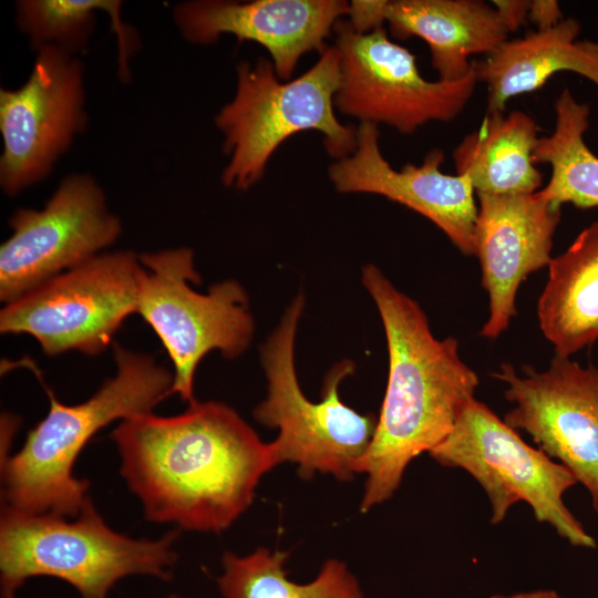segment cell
I'll return each instance as SVG.
<instances>
[{"label": "cell", "mask_w": 598, "mask_h": 598, "mask_svg": "<svg viewBox=\"0 0 598 598\" xmlns=\"http://www.w3.org/2000/svg\"><path fill=\"white\" fill-rule=\"evenodd\" d=\"M111 439L120 472L145 517L186 530L219 533L252 503L276 465L270 443L229 405L193 402L182 414L124 419Z\"/></svg>", "instance_id": "6da1fadb"}, {"label": "cell", "mask_w": 598, "mask_h": 598, "mask_svg": "<svg viewBox=\"0 0 598 598\" xmlns=\"http://www.w3.org/2000/svg\"><path fill=\"white\" fill-rule=\"evenodd\" d=\"M362 283L380 313L389 352V377L372 442L359 464L365 474L362 513L388 501L408 465L452 431L474 398L477 374L461 359L458 342L436 339L419 303L396 289L374 265Z\"/></svg>", "instance_id": "7a4b0ae2"}, {"label": "cell", "mask_w": 598, "mask_h": 598, "mask_svg": "<svg viewBox=\"0 0 598 598\" xmlns=\"http://www.w3.org/2000/svg\"><path fill=\"white\" fill-rule=\"evenodd\" d=\"M113 347L116 373L86 401L63 404L42 382L50 410L17 453L2 456V506L25 514L76 517L90 499L87 481L73 473L86 443L111 422L153 412L171 395V371L150 354Z\"/></svg>", "instance_id": "3957f363"}, {"label": "cell", "mask_w": 598, "mask_h": 598, "mask_svg": "<svg viewBox=\"0 0 598 598\" xmlns=\"http://www.w3.org/2000/svg\"><path fill=\"white\" fill-rule=\"evenodd\" d=\"M177 538V530L157 539L122 535L107 526L91 499L73 520L2 506L1 598H16L24 581L37 576L59 578L81 598H107L118 580L132 575L169 580Z\"/></svg>", "instance_id": "277c9868"}, {"label": "cell", "mask_w": 598, "mask_h": 598, "mask_svg": "<svg viewBox=\"0 0 598 598\" xmlns=\"http://www.w3.org/2000/svg\"><path fill=\"white\" fill-rule=\"evenodd\" d=\"M340 83V53L334 45L327 47L307 72L287 82L280 81L266 59L239 63L235 96L215 117L229 155L223 183L248 189L261 179L275 151L302 131L320 132L336 159L351 155L358 128L342 124L334 113Z\"/></svg>", "instance_id": "5b68a950"}, {"label": "cell", "mask_w": 598, "mask_h": 598, "mask_svg": "<svg viewBox=\"0 0 598 598\" xmlns=\"http://www.w3.org/2000/svg\"><path fill=\"white\" fill-rule=\"evenodd\" d=\"M305 305L298 296L283 313L279 326L260 349L268 382L267 398L256 406L255 419L277 429L270 443L275 465L289 462L310 478L315 473L349 481L357 473L375 432L373 414H361L339 395V384L354 370L344 360L327 374L320 402L302 392L295 369V338Z\"/></svg>", "instance_id": "8992f818"}, {"label": "cell", "mask_w": 598, "mask_h": 598, "mask_svg": "<svg viewBox=\"0 0 598 598\" xmlns=\"http://www.w3.org/2000/svg\"><path fill=\"white\" fill-rule=\"evenodd\" d=\"M145 268L137 313L152 327L173 363L171 394L195 402L194 377L202 359L219 351L235 359L249 347L255 324L246 290L236 280L195 291L200 276L192 249L141 254Z\"/></svg>", "instance_id": "52a82bcc"}, {"label": "cell", "mask_w": 598, "mask_h": 598, "mask_svg": "<svg viewBox=\"0 0 598 598\" xmlns=\"http://www.w3.org/2000/svg\"><path fill=\"white\" fill-rule=\"evenodd\" d=\"M430 455L441 465L466 471L485 491L493 524L512 505L526 502L536 519L549 524L570 545L595 548L596 542L564 503L577 484L563 464L528 445L486 404L473 399L460 413L450 434Z\"/></svg>", "instance_id": "ba28073f"}, {"label": "cell", "mask_w": 598, "mask_h": 598, "mask_svg": "<svg viewBox=\"0 0 598 598\" xmlns=\"http://www.w3.org/2000/svg\"><path fill=\"white\" fill-rule=\"evenodd\" d=\"M145 268L128 250L102 252L4 303L3 334H29L48 355H95L112 342L125 318L137 312Z\"/></svg>", "instance_id": "9c48e42d"}, {"label": "cell", "mask_w": 598, "mask_h": 598, "mask_svg": "<svg viewBox=\"0 0 598 598\" xmlns=\"http://www.w3.org/2000/svg\"><path fill=\"white\" fill-rule=\"evenodd\" d=\"M333 32L341 69L334 107L360 123H383L411 134L429 122H451L478 82L475 68L455 82L424 79L415 55L390 40L383 27L363 33L340 19Z\"/></svg>", "instance_id": "30bf717a"}, {"label": "cell", "mask_w": 598, "mask_h": 598, "mask_svg": "<svg viewBox=\"0 0 598 598\" xmlns=\"http://www.w3.org/2000/svg\"><path fill=\"white\" fill-rule=\"evenodd\" d=\"M0 247V300L9 303L111 246L122 225L85 174L64 178L40 209H19Z\"/></svg>", "instance_id": "8fae6325"}, {"label": "cell", "mask_w": 598, "mask_h": 598, "mask_svg": "<svg viewBox=\"0 0 598 598\" xmlns=\"http://www.w3.org/2000/svg\"><path fill=\"white\" fill-rule=\"evenodd\" d=\"M37 51L27 82L0 91V185L10 196L42 181L86 124L81 62L56 45Z\"/></svg>", "instance_id": "7c38bea8"}, {"label": "cell", "mask_w": 598, "mask_h": 598, "mask_svg": "<svg viewBox=\"0 0 598 598\" xmlns=\"http://www.w3.org/2000/svg\"><path fill=\"white\" fill-rule=\"evenodd\" d=\"M493 375L507 384L505 398L515 404L504 421L568 468L598 515V367L555 355L543 372L526 368L520 377L503 363Z\"/></svg>", "instance_id": "4fadbf2b"}, {"label": "cell", "mask_w": 598, "mask_h": 598, "mask_svg": "<svg viewBox=\"0 0 598 598\" xmlns=\"http://www.w3.org/2000/svg\"><path fill=\"white\" fill-rule=\"evenodd\" d=\"M354 152L329 167L340 193H369L386 197L431 220L464 255H474L477 218L475 190L466 176L441 171L444 153L431 150L420 165L394 169L380 148V131L372 123L357 127Z\"/></svg>", "instance_id": "5bb4252c"}, {"label": "cell", "mask_w": 598, "mask_h": 598, "mask_svg": "<svg viewBox=\"0 0 598 598\" xmlns=\"http://www.w3.org/2000/svg\"><path fill=\"white\" fill-rule=\"evenodd\" d=\"M478 199L474 255L489 297L481 334L495 339L516 315V293L528 275L548 266L561 207L533 194H475Z\"/></svg>", "instance_id": "9a60e30c"}, {"label": "cell", "mask_w": 598, "mask_h": 598, "mask_svg": "<svg viewBox=\"0 0 598 598\" xmlns=\"http://www.w3.org/2000/svg\"><path fill=\"white\" fill-rule=\"evenodd\" d=\"M348 13L349 3L341 0H200L178 4L174 19L190 43L210 44L225 33L259 43L277 76L289 81L305 53L324 51V40Z\"/></svg>", "instance_id": "2e32d148"}, {"label": "cell", "mask_w": 598, "mask_h": 598, "mask_svg": "<svg viewBox=\"0 0 598 598\" xmlns=\"http://www.w3.org/2000/svg\"><path fill=\"white\" fill-rule=\"evenodd\" d=\"M382 17L394 38L427 43L431 64L445 82L471 73V55H489L508 40L494 7L481 0L384 1Z\"/></svg>", "instance_id": "e0dca14e"}, {"label": "cell", "mask_w": 598, "mask_h": 598, "mask_svg": "<svg viewBox=\"0 0 598 598\" xmlns=\"http://www.w3.org/2000/svg\"><path fill=\"white\" fill-rule=\"evenodd\" d=\"M580 23L564 19L555 27L507 40L484 60L473 61L487 87L486 114L505 111L509 99L540 89L560 71L576 72L598 85V42L578 40Z\"/></svg>", "instance_id": "ac0fdd59"}, {"label": "cell", "mask_w": 598, "mask_h": 598, "mask_svg": "<svg viewBox=\"0 0 598 598\" xmlns=\"http://www.w3.org/2000/svg\"><path fill=\"white\" fill-rule=\"evenodd\" d=\"M537 316L555 355L570 358L598 341V221L553 257Z\"/></svg>", "instance_id": "d6986e66"}, {"label": "cell", "mask_w": 598, "mask_h": 598, "mask_svg": "<svg viewBox=\"0 0 598 598\" xmlns=\"http://www.w3.org/2000/svg\"><path fill=\"white\" fill-rule=\"evenodd\" d=\"M538 140L535 120L520 110L486 114L454 148L456 174L470 179L475 194L536 193L543 181L533 159Z\"/></svg>", "instance_id": "ffe728a7"}, {"label": "cell", "mask_w": 598, "mask_h": 598, "mask_svg": "<svg viewBox=\"0 0 598 598\" xmlns=\"http://www.w3.org/2000/svg\"><path fill=\"white\" fill-rule=\"evenodd\" d=\"M554 109V131L539 137L533 153L536 164L551 167L549 182L537 194L560 207L565 203L581 209L598 207V157L585 142L589 105L565 87Z\"/></svg>", "instance_id": "44dd1931"}, {"label": "cell", "mask_w": 598, "mask_h": 598, "mask_svg": "<svg viewBox=\"0 0 598 598\" xmlns=\"http://www.w3.org/2000/svg\"><path fill=\"white\" fill-rule=\"evenodd\" d=\"M288 553L259 547L238 556L226 551L217 587L223 598H364L359 579L337 558H329L309 582L292 581Z\"/></svg>", "instance_id": "7402d4cb"}, {"label": "cell", "mask_w": 598, "mask_h": 598, "mask_svg": "<svg viewBox=\"0 0 598 598\" xmlns=\"http://www.w3.org/2000/svg\"><path fill=\"white\" fill-rule=\"evenodd\" d=\"M121 1L113 0H23L17 4V21L37 50L56 45L73 53L92 33L95 11H106L118 39L120 75L128 78L127 62L135 41L121 19Z\"/></svg>", "instance_id": "603a6c76"}, {"label": "cell", "mask_w": 598, "mask_h": 598, "mask_svg": "<svg viewBox=\"0 0 598 598\" xmlns=\"http://www.w3.org/2000/svg\"><path fill=\"white\" fill-rule=\"evenodd\" d=\"M493 7L509 32L516 31L527 19L529 0H494Z\"/></svg>", "instance_id": "cb8c5ba5"}, {"label": "cell", "mask_w": 598, "mask_h": 598, "mask_svg": "<svg viewBox=\"0 0 598 598\" xmlns=\"http://www.w3.org/2000/svg\"><path fill=\"white\" fill-rule=\"evenodd\" d=\"M527 19L537 27V31L550 29L564 20L555 0H532Z\"/></svg>", "instance_id": "d4e9b609"}, {"label": "cell", "mask_w": 598, "mask_h": 598, "mask_svg": "<svg viewBox=\"0 0 598 598\" xmlns=\"http://www.w3.org/2000/svg\"><path fill=\"white\" fill-rule=\"evenodd\" d=\"M489 598H559V595L555 590L544 589L528 592H519L509 596L493 595Z\"/></svg>", "instance_id": "484cf974"}, {"label": "cell", "mask_w": 598, "mask_h": 598, "mask_svg": "<svg viewBox=\"0 0 598 598\" xmlns=\"http://www.w3.org/2000/svg\"><path fill=\"white\" fill-rule=\"evenodd\" d=\"M167 598H184V597H182V596H179L177 594H172Z\"/></svg>", "instance_id": "4316f807"}]
</instances>
